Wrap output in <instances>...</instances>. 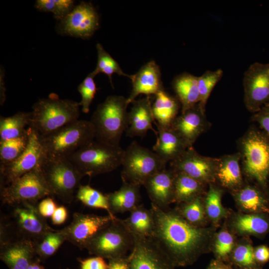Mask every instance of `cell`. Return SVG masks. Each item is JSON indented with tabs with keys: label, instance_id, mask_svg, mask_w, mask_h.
Here are the masks:
<instances>
[{
	"label": "cell",
	"instance_id": "45",
	"mask_svg": "<svg viewBox=\"0 0 269 269\" xmlns=\"http://www.w3.org/2000/svg\"><path fill=\"white\" fill-rule=\"evenodd\" d=\"M80 269H109L108 263L105 259L100 256H95L84 259H78Z\"/></svg>",
	"mask_w": 269,
	"mask_h": 269
},
{
	"label": "cell",
	"instance_id": "6",
	"mask_svg": "<svg viewBox=\"0 0 269 269\" xmlns=\"http://www.w3.org/2000/svg\"><path fill=\"white\" fill-rule=\"evenodd\" d=\"M40 137L46 157H67L94 140L95 132L90 121L78 120Z\"/></svg>",
	"mask_w": 269,
	"mask_h": 269
},
{
	"label": "cell",
	"instance_id": "27",
	"mask_svg": "<svg viewBox=\"0 0 269 269\" xmlns=\"http://www.w3.org/2000/svg\"><path fill=\"white\" fill-rule=\"evenodd\" d=\"M140 186L123 182L121 188L114 192L106 194L111 213L131 212L139 205Z\"/></svg>",
	"mask_w": 269,
	"mask_h": 269
},
{
	"label": "cell",
	"instance_id": "50",
	"mask_svg": "<svg viewBox=\"0 0 269 269\" xmlns=\"http://www.w3.org/2000/svg\"><path fill=\"white\" fill-rule=\"evenodd\" d=\"M207 269H233L224 261L218 259L212 260Z\"/></svg>",
	"mask_w": 269,
	"mask_h": 269
},
{
	"label": "cell",
	"instance_id": "2",
	"mask_svg": "<svg viewBox=\"0 0 269 269\" xmlns=\"http://www.w3.org/2000/svg\"><path fill=\"white\" fill-rule=\"evenodd\" d=\"M237 145L245 181L265 188L269 177V138L252 125L238 138Z\"/></svg>",
	"mask_w": 269,
	"mask_h": 269
},
{
	"label": "cell",
	"instance_id": "31",
	"mask_svg": "<svg viewBox=\"0 0 269 269\" xmlns=\"http://www.w3.org/2000/svg\"><path fill=\"white\" fill-rule=\"evenodd\" d=\"M175 171V170H174ZM174 203L179 204L204 195L208 185L203 183L188 175L175 171Z\"/></svg>",
	"mask_w": 269,
	"mask_h": 269
},
{
	"label": "cell",
	"instance_id": "34",
	"mask_svg": "<svg viewBox=\"0 0 269 269\" xmlns=\"http://www.w3.org/2000/svg\"><path fill=\"white\" fill-rule=\"evenodd\" d=\"M204 196H199L190 201L178 204L174 210L190 224L203 227L206 215Z\"/></svg>",
	"mask_w": 269,
	"mask_h": 269
},
{
	"label": "cell",
	"instance_id": "15",
	"mask_svg": "<svg viewBox=\"0 0 269 269\" xmlns=\"http://www.w3.org/2000/svg\"><path fill=\"white\" fill-rule=\"evenodd\" d=\"M116 217L109 214L100 216L76 212L73 214L71 223L60 231L66 241L83 250L86 249L88 243L98 232Z\"/></svg>",
	"mask_w": 269,
	"mask_h": 269
},
{
	"label": "cell",
	"instance_id": "36",
	"mask_svg": "<svg viewBox=\"0 0 269 269\" xmlns=\"http://www.w3.org/2000/svg\"><path fill=\"white\" fill-rule=\"evenodd\" d=\"M76 197L86 206L104 209L110 216H116L110 211L107 195L102 193L89 185H81L77 190Z\"/></svg>",
	"mask_w": 269,
	"mask_h": 269
},
{
	"label": "cell",
	"instance_id": "41",
	"mask_svg": "<svg viewBox=\"0 0 269 269\" xmlns=\"http://www.w3.org/2000/svg\"><path fill=\"white\" fill-rule=\"evenodd\" d=\"M72 0H37L35 7L40 11L51 12L54 18L62 20L74 7Z\"/></svg>",
	"mask_w": 269,
	"mask_h": 269
},
{
	"label": "cell",
	"instance_id": "5",
	"mask_svg": "<svg viewBox=\"0 0 269 269\" xmlns=\"http://www.w3.org/2000/svg\"><path fill=\"white\" fill-rule=\"evenodd\" d=\"M125 150L95 139L67 158L85 176L111 172L122 165Z\"/></svg>",
	"mask_w": 269,
	"mask_h": 269
},
{
	"label": "cell",
	"instance_id": "51",
	"mask_svg": "<svg viewBox=\"0 0 269 269\" xmlns=\"http://www.w3.org/2000/svg\"><path fill=\"white\" fill-rule=\"evenodd\" d=\"M4 73L3 70L0 69V104L2 106L5 102L6 99V88L3 81Z\"/></svg>",
	"mask_w": 269,
	"mask_h": 269
},
{
	"label": "cell",
	"instance_id": "18",
	"mask_svg": "<svg viewBox=\"0 0 269 269\" xmlns=\"http://www.w3.org/2000/svg\"><path fill=\"white\" fill-rule=\"evenodd\" d=\"M205 111L199 104L181 112L173 122L171 128L183 139L188 147L193 146L197 139L211 127Z\"/></svg>",
	"mask_w": 269,
	"mask_h": 269
},
{
	"label": "cell",
	"instance_id": "52",
	"mask_svg": "<svg viewBox=\"0 0 269 269\" xmlns=\"http://www.w3.org/2000/svg\"><path fill=\"white\" fill-rule=\"evenodd\" d=\"M27 269H44V268L40 265L39 258H37L30 264Z\"/></svg>",
	"mask_w": 269,
	"mask_h": 269
},
{
	"label": "cell",
	"instance_id": "32",
	"mask_svg": "<svg viewBox=\"0 0 269 269\" xmlns=\"http://www.w3.org/2000/svg\"><path fill=\"white\" fill-rule=\"evenodd\" d=\"M30 112H19L0 118V141L17 138L24 134L29 126Z\"/></svg>",
	"mask_w": 269,
	"mask_h": 269
},
{
	"label": "cell",
	"instance_id": "39",
	"mask_svg": "<svg viewBox=\"0 0 269 269\" xmlns=\"http://www.w3.org/2000/svg\"><path fill=\"white\" fill-rule=\"evenodd\" d=\"M223 75V70L218 69L215 71L207 70L201 76L198 77V104L203 111H205L206 105L212 90Z\"/></svg>",
	"mask_w": 269,
	"mask_h": 269
},
{
	"label": "cell",
	"instance_id": "54",
	"mask_svg": "<svg viewBox=\"0 0 269 269\" xmlns=\"http://www.w3.org/2000/svg\"></svg>",
	"mask_w": 269,
	"mask_h": 269
},
{
	"label": "cell",
	"instance_id": "19",
	"mask_svg": "<svg viewBox=\"0 0 269 269\" xmlns=\"http://www.w3.org/2000/svg\"><path fill=\"white\" fill-rule=\"evenodd\" d=\"M175 171L169 167L160 170L149 177L143 185L151 204L165 210L174 203Z\"/></svg>",
	"mask_w": 269,
	"mask_h": 269
},
{
	"label": "cell",
	"instance_id": "20",
	"mask_svg": "<svg viewBox=\"0 0 269 269\" xmlns=\"http://www.w3.org/2000/svg\"><path fill=\"white\" fill-rule=\"evenodd\" d=\"M36 256L35 244L28 240L13 239L0 245V259L9 269H27Z\"/></svg>",
	"mask_w": 269,
	"mask_h": 269
},
{
	"label": "cell",
	"instance_id": "29",
	"mask_svg": "<svg viewBox=\"0 0 269 269\" xmlns=\"http://www.w3.org/2000/svg\"><path fill=\"white\" fill-rule=\"evenodd\" d=\"M123 221L133 234L143 237H154L155 223L151 208L147 209L143 204H139Z\"/></svg>",
	"mask_w": 269,
	"mask_h": 269
},
{
	"label": "cell",
	"instance_id": "53",
	"mask_svg": "<svg viewBox=\"0 0 269 269\" xmlns=\"http://www.w3.org/2000/svg\"><path fill=\"white\" fill-rule=\"evenodd\" d=\"M242 269H255L254 267H249V268H242Z\"/></svg>",
	"mask_w": 269,
	"mask_h": 269
},
{
	"label": "cell",
	"instance_id": "42",
	"mask_svg": "<svg viewBox=\"0 0 269 269\" xmlns=\"http://www.w3.org/2000/svg\"><path fill=\"white\" fill-rule=\"evenodd\" d=\"M230 258L234 264L242 268L254 267L256 264L254 248L247 242L236 246Z\"/></svg>",
	"mask_w": 269,
	"mask_h": 269
},
{
	"label": "cell",
	"instance_id": "4",
	"mask_svg": "<svg viewBox=\"0 0 269 269\" xmlns=\"http://www.w3.org/2000/svg\"><path fill=\"white\" fill-rule=\"evenodd\" d=\"M128 105L127 98L112 95L97 106L90 121L95 129L96 140L120 146L127 127Z\"/></svg>",
	"mask_w": 269,
	"mask_h": 269
},
{
	"label": "cell",
	"instance_id": "37",
	"mask_svg": "<svg viewBox=\"0 0 269 269\" xmlns=\"http://www.w3.org/2000/svg\"><path fill=\"white\" fill-rule=\"evenodd\" d=\"M96 48L98 55L97 63L96 68L92 71L95 76L100 73L107 75L113 87L112 76L114 73L120 76H127L131 80L132 79L133 75H129L124 72L118 63L105 50L100 43L97 44Z\"/></svg>",
	"mask_w": 269,
	"mask_h": 269
},
{
	"label": "cell",
	"instance_id": "22",
	"mask_svg": "<svg viewBox=\"0 0 269 269\" xmlns=\"http://www.w3.org/2000/svg\"><path fill=\"white\" fill-rule=\"evenodd\" d=\"M131 81L133 88L127 98L128 104L132 103L140 94L149 96L155 95L164 89L159 67L154 61H150L143 65L136 74L133 75Z\"/></svg>",
	"mask_w": 269,
	"mask_h": 269
},
{
	"label": "cell",
	"instance_id": "28",
	"mask_svg": "<svg viewBox=\"0 0 269 269\" xmlns=\"http://www.w3.org/2000/svg\"><path fill=\"white\" fill-rule=\"evenodd\" d=\"M181 112L194 107L199 102L198 77L183 73L175 77L172 83Z\"/></svg>",
	"mask_w": 269,
	"mask_h": 269
},
{
	"label": "cell",
	"instance_id": "48",
	"mask_svg": "<svg viewBox=\"0 0 269 269\" xmlns=\"http://www.w3.org/2000/svg\"><path fill=\"white\" fill-rule=\"evenodd\" d=\"M254 254L256 262L265 263L269 261V248L264 245L254 249Z\"/></svg>",
	"mask_w": 269,
	"mask_h": 269
},
{
	"label": "cell",
	"instance_id": "16",
	"mask_svg": "<svg viewBox=\"0 0 269 269\" xmlns=\"http://www.w3.org/2000/svg\"><path fill=\"white\" fill-rule=\"evenodd\" d=\"M218 157L203 156L193 146L170 162V167L207 185L214 183Z\"/></svg>",
	"mask_w": 269,
	"mask_h": 269
},
{
	"label": "cell",
	"instance_id": "49",
	"mask_svg": "<svg viewBox=\"0 0 269 269\" xmlns=\"http://www.w3.org/2000/svg\"><path fill=\"white\" fill-rule=\"evenodd\" d=\"M67 216V210L64 206L58 207L51 217L52 223L54 225H61L66 221Z\"/></svg>",
	"mask_w": 269,
	"mask_h": 269
},
{
	"label": "cell",
	"instance_id": "12",
	"mask_svg": "<svg viewBox=\"0 0 269 269\" xmlns=\"http://www.w3.org/2000/svg\"><path fill=\"white\" fill-rule=\"evenodd\" d=\"M244 102L248 111L256 113L269 103V63L255 62L244 73Z\"/></svg>",
	"mask_w": 269,
	"mask_h": 269
},
{
	"label": "cell",
	"instance_id": "26",
	"mask_svg": "<svg viewBox=\"0 0 269 269\" xmlns=\"http://www.w3.org/2000/svg\"><path fill=\"white\" fill-rule=\"evenodd\" d=\"M152 111L156 126L163 128H171L178 116L181 105L176 97L170 95L164 89L154 95Z\"/></svg>",
	"mask_w": 269,
	"mask_h": 269
},
{
	"label": "cell",
	"instance_id": "17",
	"mask_svg": "<svg viewBox=\"0 0 269 269\" xmlns=\"http://www.w3.org/2000/svg\"><path fill=\"white\" fill-rule=\"evenodd\" d=\"M98 13L91 2L82 1L61 20L59 30L65 34L88 38L98 28Z\"/></svg>",
	"mask_w": 269,
	"mask_h": 269
},
{
	"label": "cell",
	"instance_id": "7",
	"mask_svg": "<svg viewBox=\"0 0 269 269\" xmlns=\"http://www.w3.org/2000/svg\"><path fill=\"white\" fill-rule=\"evenodd\" d=\"M51 192L66 203H71L84 176L67 157H45L40 165Z\"/></svg>",
	"mask_w": 269,
	"mask_h": 269
},
{
	"label": "cell",
	"instance_id": "24",
	"mask_svg": "<svg viewBox=\"0 0 269 269\" xmlns=\"http://www.w3.org/2000/svg\"><path fill=\"white\" fill-rule=\"evenodd\" d=\"M157 139L153 151L166 163L180 156L188 146L180 136L171 128L157 126Z\"/></svg>",
	"mask_w": 269,
	"mask_h": 269
},
{
	"label": "cell",
	"instance_id": "25",
	"mask_svg": "<svg viewBox=\"0 0 269 269\" xmlns=\"http://www.w3.org/2000/svg\"><path fill=\"white\" fill-rule=\"evenodd\" d=\"M256 184L246 182L231 193L238 207L246 213H261L269 211L268 200Z\"/></svg>",
	"mask_w": 269,
	"mask_h": 269
},
{
	"label": "cell",
	"instance_id": "1",
	"mask_svg": "<svg viewBox=\"0 0 269 269\" xmlns=\"http://www.w3.org/2000/svg\"><path fill=\"white\" fill-rule=\"evenodd\" d=\"M154 223V238L175 267L194 263L205 253L213 238V230L192 225L174 210H163L151 204Z\"/></svg>",
	"mask_w": 269,
	"mask_h": 269
},
{
	"label": "cell",
	"instance_id": "47",
	"mask_svg": "<svg viewBox=\"0 0 269 269\" xmlns=\"http://www.w3.org/2000/svg\"><path fill=\"white\" fill-rule=\"evenodd\" d=\"M108 260L109 269H130V257L129 255Z\"/></svg>",
	"mask_w": 269,
	"mask_h": 269
},
{
	"label": "cell",
	"instance_id": "40",
	"mask_svg": "<svg viewBox=\"0 0 269 269\" xmlns=\"http://www.w3.org/2000/svg\"><path fill=\"white\" fill-rule=\"evenodd\" d=\"M235 247V238L226 228H222L216 234L213 251L216 259L226 261L230 257Z\"/></svg>",
	"mask_w": 269,
	"mask_h": 269
},
{
	"label": "cell",
	"instance_id": "46",
	"mask_svg": "<svg viewBox=\"0 0 269 269\" xmlns=\"http://www.w3.org/2000/svg\"><path fill=\"white\" fill-rule=\"evenodd\" d=\"M57 208L55 201L50 197H46L38 204L37 209L44 218L51 217Z\"/></svg>",
	"mask_w": 269,
	"mask_h": 269
},
{
	"label": "cell",
	"instance_id": "14",
	"mask_svg": "<svg viewBox=\"0 0 269 269\" xmlns=\"http://www.w3.org/2000/svg\"><path fill=\"white\" fill-rule=\"evenodd\" d=\"M14 206L13 227L18 238L29 240L35 245L47 233L54 230L40 215L36 204L26 202Z\"/></svg>",
	"mask_w": 269,
	"mask_h": 269
},
{
	"label": "cell",
	"instance_id": "35",
	"mask_svg": "<svg viewBox=\"0 0 269 269\" xmlns=\"http://www.w3.org/2000/svg\"><path fill=\"white\" fill-rule=\"evenodd\" d=\"M29 140L28 128L26 132L17 138L0 141V165L16 160L25 151Z\"/></svg>",
	"mask_w": 269,
	"mask_h": 269
},
{
	"label": "cell",
	"instance_id": "43",
	"mask_svg": "<svg viewBox=\"0 0 269 269\" xmlns=\"http://www.w3.org/2000/svg\"><path fill=\"white\" fill-rule=\"evenodd\" d=\"M95 76L92 72L78 87V91L81 96V100L79 102V104L82 107V111L84 113L89 112L91 104L97 91L94 81Z\"/></svg>",
	"mask_w": 269,
	"mask_h": 269
},
{
	"label": "cell",
	"instance_id": "44",
	"mask_svg": "<svg viewBox=\"0 0 269 269\" xmlns=\"http://www.w3.org/2000/svg\"><path fill=\"white\" fill-rule=\"evenodd\" d=\"M251 120L259 125L261 129L269 138V103L264 105L259 111L254 113Z\"/></svg>",
	"mask_w": 269,
	"mask_h": 269
},
{
	"label": "cell",
	"instance_id": "11",
	"mask_svg": "<svg viewBox=\"0 0 269 269\" xmlns=\"http://www.w3.org/2000/svg\"><path fill=\"white\" fill-rule=\"evenodd\" d=\"M29 140L25 151L13 161L0 165V188L40 166L45 157L40 135L28 127Z\"/></svg>",
	"mask_w": 269,
	"mask_h": 269
},
{
	"label": "cell",
	"instance_id": "3",
	"mask_svg": "<svg viewBox=\"0 0 269 269\" xmlns=\"http://www.w3.org/2000/svg\"><path fill=\"white\" fill-rule=\"evenodd\" d=\"M79 103L61 99L55 93L39 99L32 106L29 127L41 136L78 120Z\"/></svg>",
	"mask_w": 269,
	"mask_h": 269
},
{
	"label": "cell",
	"instance_id": "13",
	"mask_svg": "<svg viewBox=\"0 0 269 269\" xmlns=\"http://www.w3.org/2000/svg\"><path fill=\"white\" fill-rule=\"evenodd\" d=\"M133 235L130 269H174V264L154 238Z\"/></svg>",
	"mask_w": 269,
	"mask_h": 269
},
{
	"label": "cell",
	"instance_id": "9",
	"mask_svg": "<svg viewBox=\"0 0 269 269\" xmlns=\"http://www.w3.org/2000/svg\"><path fill=\"white\" fill-rule=\"evenodd\" d=\"M166 164L153 150L133 141L124 151L122 182L143 185L149 177L165 168Z\"/></svg>",
	"mask_w": 269,
	"mask_h": 269
},
{
	"label": "cell",
	"instance_id": "10",
	"mask_svg": "<svg viewBox=\"0 0 269 269\" xmlns=\"http://www.w3.org/2000/svg\"><path fill=\"white\" fill-rule=\"evenodd\" d=\"M0 189L2 204L12 206L26 202L36 204L39 200L52 195L40 166Z\"/></svg>",
	"mask_w": 269,
	"mask_h": 269
},
{
	"label": "cell",
	"instance_id": "21",
	"mask_svg": "<svg viewBox=\"0 0 269 269\" xmlns=\"http://www.w3.org/2000/svg\"><path fill=\"white\" fill-rule=\"evenodd\" d=\"M245 182L238 151L218 157L214 183L232 193L241 188Z\"/></svg>",
	"mask_w": 269,
	"mask_h": 269
},
{
	"label": "cell",
	"instance_id": "8",
	"mask_svg": "<svg viewBox=\"0 0 269 269\" xmlns=\"http://www.w3.org/2000/svg\"><path fill=\"white\" fill-rule=\"evenodd\" d=\"M134 244L132 233L117 217L98 232L87 244L91 255L107 260L128 255Z\"/></svg>",
	"mask_w": 269,
	"mask_h": 269
},
{
	"label": "cell",
	"instance_id": "33",
	"mask_svg": "<svg viewBox=\"0 0 269 269\" xmlns=\"http://www.w3.org/2000/svg\"><path fill=\"white\" fill-rule=\"evenodd\" d=\"M223 190L216 184L210 183L204 196L206 215L214 225L218 224L227 215L221 202Z\"/></svg>",
	"mask_w": 269,
	"mask_h": 269
},
{
	"label": "cell",
	"instance_id": "38",
	"mask_svg": "<svg viewBox=\"0 0 269 269\" xmlns=\"http://www.w3.org/2000/svg\"><path fill=\"white\" fill-rule=\"evenodd\" d=\"M65 241V237L60 230L47 233L41 241L35 245L37 256L42 259L52 256Z\"/></svg>",
	"mask_w": 269,
	"mask_h": 269
},
{
	"label": "cell",
	"instance_id": "23",
	"mask_svg": "<svg viewBox=\"0 0 269 269\" xmlns=\"http://www.w3.org/2000/svg\"><path fill=\"white\" fill-rule=\"evenodd\" d=\"M130 112L128 113L127 127L126 133L130 137L144 136L149 130H152L156 134L157 132L152 128L155 122L152 103L149 96L134 100Z\"/></svg>",
	"mask_w": 269,
	"mask_h": 269
},
{
	"label": "cell",
	"instance_id": "30",
	"mask_svg": "<svg viewBox=\"0 0 269 269\" xmlns=\"http://www.w3.org/2000/svg\"><path fill=\"white\" fill-rule=\"evenodd\" d=\"M231 226L239 235L260 236L269 231V221L260 213L238 214L232 219Z\"/></svg>",
	"mask_w": 269,
	"mask_h": 269
}]
</instances>
